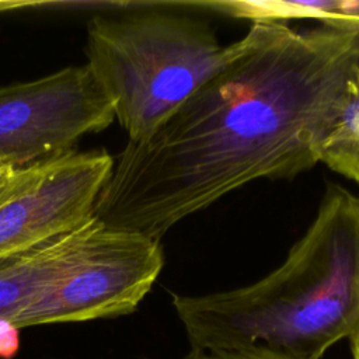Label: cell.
<instances>
[{"label": "cell", "instance_id": "obj_1", "mask_svg": "<svg viewBox=\"0 0 359 359\" xmlns=\"http://www.w3.org/2000/svg\"><path fill=\"white\" fill-rule=\"evenodd\" d=\"M243 42L153 135L114 157L93 213L105 227L160 241L248 182L318 163L359 67V35L252 21Z\"/></svg>", "mask_w": 359, "mask_h": 359}, {"label": "cell", "instance_id": "obj_2", "mask_svg": "<svg viewBox=\"0 0 359 359\" xmlns=\"http://www.w3.org/2000/svg\"><path fill=\"white\" fill-rule=\"evenodd\" d=\"M189 351L261 345L321 359L359 321V196L328 184L316 217L286 259L234 289L174 294Z\"/></svg>", "mask_w": 359, "mask_h": 359}, {"label": "cell", "instance_id": "obj_3", "mask_svg": "<svg viewBox=\"0 0 359 359\" xmlns=\"http://www.w3.org/2000/svg\"><path fill=\"white\" fill-rule=\"evenodd\" d=\"M222 45L208 21L170 1L139 3L87 25V67L129 140L153 135L241 48Z\"/></svg>", "mask_w": 359, "mask_h": 359}, {"label": "cell", "instance_id": "obj_4", "mask_svg": "<svg viewBox=\"0 0 359 359\" xmlns=\"http://www.w3.org/2000/svg\"><path fill=\"white\" fill-rule=\"evenodd\" d=\"M164 265L158 240L105 227L94 216L72 266L13 318L14 328L125 316Z\"/></svg>", "mask_w": 359, "mask_h": 359}, {"label": "cell", "instance_id": "obj_5", "mask_svg": "<svg viewBox=\"0 0 359 359\" xmlns=\"http://www.w3.org/2000/svg\"><path fill=\"white\" fill-rule=\"evenodd\" d=\"M115 121L87 65L0 87V165L22 168L66 154Z\"/></svg>", "mask_w": 359, "mask_h": 359}, {"label": "cell", "instance_id": "obj_6", "mask_svg": "<svg viewBox=\"0 0 359 359\" xmlns=\"http://www.w3.org/2000/svg\"><path fill=\"white\" fill-rule=\"evenodd\" d=\"M114 157L105 150L76 151L17 170L0 201V258L70 233L93 217Z\"/></svg>", "mask_w": 359, "mask_h": 359}, {"label": "cell", "instance_id": "obj_7", "mask_svg": "<svg viewBox=\"0 0 359 359\" xmlns=\"http://www.w3.org/2000/svg\"><path fill=\"white\" fill-rule=\"evenodd\" d=\"M90 219L79 229L28 251L0 258V356L18 349V330L11 321L35 296L57 280L73 264Z\"/></svg>", "mask_w": 359, "mask_h": 359}, {"label": "cell", "instance_id": "obj_8", "mask_svg": "<svg viewBox=\"0 0 359 359\" xmlns=\"http://www.w3.org/2000/svg\"><path fill=\"white\" fill-rule=\"evenodd\" d=\"M171 3L185 11H210L227 17L245 18L251 22H286L299 18L316 20L331 27L359 22V0H181Z\"/></svg>", "mask_w": 359, "mask_h": 359}, {"label": "cell", "instance_id": "obj_9", "mask_svg": "<svg viewBox=\"0 0 359 359\" xmlns=\"http://www.w3.org/2000/svg\"><path fill=\"white\" fill-rule=\"evenodd\" d=\"M318 161L359 185V67L337 119L318 147Z\"/></svg>", "mask_w": 359, "mask_h": 359}, {"label": "cell", "instance_id": "obj_10", "mask_svg": "<svg viewBox=\"0 0 359 359\" xmlns=\"http://www.w3.org/2000/svg\"><path fill=\"white\" fill-rule=\"evenodd\" d=\"M182 359H296V358L261 346V345H251L244 348L220 349V351H188V353Z\"/></svg>", "mask_w": 359, "mask_h": 359}, {"label": "cell", "instance_id": "obj_11", "mask_svg": "<svg viewBox=\"0 0 359 359\" xmlns=\"http://www.w3.org/2000/svg\"><path fill=\"white\" fill-rule=\"evenodd\" d=\"M17 178V168L0 165V201L11 191Z\"/></svg>", "mask_w": 359, "mask_h": 359}, {"label": "cell", "instance_id": "obj_12", "mask_svg": "<svg viewBox=\"0 0 359 359\" xmlns=\"http://www.w3.org/2000/svg\"><path fill=\"white\" fill-rule=\"evenodd\" d=\"M348 341H349V346H351L352 359H359V321L355 325V328L352 330V332L349 334Z\"/></svg>", "mask_w": 359, "mask_h": 359}, {"label": "cell", "instance_id": "obj_13", "mask_svg": "<svg viewBox=\"0 0 359 359\" xmlns=\"http://www.w3.org/2000/svg\"><path fill=\"white\" fill-rule=\"evenodd\" d=\"M337 28H341V29H348V31H352L355 34L359 35V22H349V24H341V25H335Z\"/></svg>", "mask_w": 359, "mask_h": 359}]
</instances>
